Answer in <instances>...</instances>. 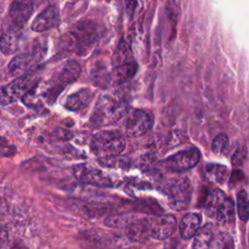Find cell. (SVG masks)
Wrapping results in <instances>:
<instances>
[{
  "mask_svg": "<svg viewBox=\"0 0 249 249\" xmlns=\"http://www.w3.org/2000/svg\"><path fill=\"white\" fill-rule=\"evenodd\" d=\"M81 71V65L75 59H69L58 65L53 70L45 87L42 89V97L48 103H53L55 101L59 93L69 84L75 82L79 78Z\"/></svg>",
  "mask_w": 249,
  "mask_h": 249,
  "instance_id": "6da1fadb",
  "label": "cell"
},
{
  "mask_svg": "<svg viewBox=\"0 0 249 249\" xmlns=\"http://www.w3.org/2000/svg\"><path fill=\"white\" fill-rule=\"evenodd\" d=\"M99 37L97 25L91 20L78 22L61 38L62 46L69 52L79 55L86 54Z\"/></svg>",
  "mask_w": 249,
  "mask_h": 249,
  "instance_id": "7a4b0ae2",
  "label": "cell"
},
{
  "mask_svg": "<svg viewBox=\"0 0 249 249\" xmlns=\"http://www.w3.org/2000/svg\"><path fill=\"white\" fill-rule=\"evenodd\" d=\"M128 111L124 100L116 94L101 95L92 111L90 122L97 126L110 125L122 120Z\"/></svg>",
  "mask_w": 249,
  "mask_h": 249,
  "instance_id": "3957f363",
  "label": "cell"
},
{
  "mask_svg": "<svg viewBox=\"0 0 249 249\" xmlns=\"http://www.w3.org/2000/svg\"><path fill=\"white\" fill-rule=\"evenodd\" d=\"M124 147L123 134L115 130H101L90 140V150L98 159L115 158L124 150Z\"/></svg>",
  "mask_w": 249,
  "mask_h": 249,
  "instance_id": "277c9868",
  "label": "cell"
},
{
  "mask_svg": "<svg viewBox=\"0 0 249 249\" xmlns=\"http://www.w3.org/2000/svg\"><path fill=\"white\" fill-rule=\"evenodd\" d=\"M204 211L207 216L221 224L232 222L234 218V204L232 200L219 189H212L206 195Z\"/></svg>",
  "mask_w": 249,
  "mask_h": 249,
  "instance_id": "5b68a950",
  "label": "cell"
},
{
  "mask_svg": "<svg viewBox=\"0 0 249 249\" xmlns=\"http://www.w3.org/2000/svg\"><path fill=\"white\" fill-rule=\"evenodd\" d=\"M37 85V76L28 71L12 82L0 87V105H9L22 99Z\"/></svg>",
  "mask_w": 249,
  "mask_h": 249,
  "instance_id": "8992f818",
  "label": "cell"
},
{
  "mask_svg": "<svg viewBox=\"0 0 249 249\" xmlns=\"http://www.w3.org/2000/svg\"><path fill=\"white\" fill-rule=\"evenodd\" d=\"M137 64L125 42H121L113 56L112 79L117 84L128 82L136 73Z\"/></svg>",
  "mask_w": 249,
  "mask_h": 249,
  "instance_id": "52a82bcc",
  "label": "cell"
},
{
  "mask_svg": "<svg viewBox=\"0 0 249 249\" xmlns=\"http://www.w3.org/2000/svg\"><path fill=\"white\" fill-rule=\"evenodd\" d=\"M165 193L171 208L177 211L184 210L188 207L191 201V182L187 177L175 178L166 185Z\"/></svg>",
  "mask_w": 249,
  "mask_h": 249,
  "instance_id": "ba28073f",
  "label": "cell"
},
{
  "mask_svg": "<svg viewBox=\"0 0 249 249\" xmlns=\"http://www.w3.org/2000/svg\"><path fill=\"white\" fill-rule=\"evenodd\" d=\"M74 177L81 183L101 188H112L116 185L114 179L102 169L89 164L80 163L73 167Z\"/></svg>",
  "mask_w": 249,
  "mask_h": 249,
  "instance_id": "9c48e42d",
  "label": "cell"
},
{
  "mask_svg": "<svg viewBox=\"0 0 249 249\" xmlns=\"http://www.w3.org/2000/svg\"><path fill=\"white\" fill-rule=\"evenodd\" d=\"M122 120L123 131L128 137L142 136L152 126L150 115L141 109H128Z\"/></svg>",
  "mask_w": 249,
  "mask_h": 249,
  "instance_id": "30bf717a",
  "label": "cell"
},
{
  "mask_svg": "<svg viewBox=\"0 0 249 249\" xmlns=\"http://www.w3.org/2000/svg\"><path fill=\"white\" fill-rule=\"evenodd\" d=\"M200 160V153L196 148L179 151L163 160L164 166L171 171H186L196 166Z\"/></svg>",
  "mask_w": 249,
  "mask_h": 249,
  "instance_id": "8fae6325",
  "label": "cell"
},
{
  "mask_svg": "<svg viewBox=\"0 0 249 249\" xmlns=\"http://www.w3.org/2000/svg\"><path fill=\"white\" fill-rule=\"evenodd\" d=\"M176 229V218L173 215H160L148 218V233L156 239L169 237Z\"/></svg>",
  "mask_w": 249,
  "mask_h": 249,
  "instance_id": "7c38bea8",
  "label": "cell"
},
{
  "mask_svg": "<svg viewBox=\"0 0 249 249\" xmlns=\"http://www.w3.org/2000/svg\"><path fill=\"white\" fill-rule=\"evenodd\" d=\"M33 12V3L31 1H14L9 10L11 28L19 30L29 19Z\"/></svg>",
  "mask_w": 249,
  "mask_h": 249,
  "instance_id": "4fadbf2b",
  "label": "cell"
},
{
  "mask_svg": "<svg viewBox=\"0 0 249 249\" xmlns=\"http://www.w3.org/2000/svg\"><path fill=\"white\" fill-rule=\"evenodd\" d=\"M58 21V9L56 6L51 5L37 15L31 23V29L35 32H44L56 26Z\"/></svg>",
  "mask_w": 249,
  "mask_h": 249,
  "instance_id": "5bb4252c",
  "label": "cell"
},
{
  "mask_svg": "<svg viewBox=\"0 0 249 249\" xmlns=\"http://www.w3.org/2000/svg\"><path fill=\"white\" fill-rule=\"evenodd\" d=\"M201 216L198 213H187L181 220L179 225L180 235L183 239L194 237L200 229Z\"/></svg>",
  "mask_w": 249,
  "mask_h": 249,
  "instance_id": "9a60e30c",
  "label": "cell"
},
{
  "mask_svg": "<svg viewBox=\"0 0 249 249\" xmlns=\"http://www.w3.org/2000/svg\"><path fill=\"white\" fill-rule=\"evenodd\" d=\"M92 98V92L89 89H81L67 96L64 107L69 111H79L89 105Z\"/></svg>",
  "mask_w": 249,
  "mask_h": 249,
  "instance_id": "2e32d148",
  "label": "cell"
},
{
  "mask_svg": "<svg viewBox=\"0 0 249 249\" xmlns=\"http://www.w3.org/2000/svg\"><path fill=\"white\" fill-rule=\"evenodd\" d=\"M34 58V54L31 53H19L12 58L8 65V70L12 76L19 77L26 72H28V69L30 68L32 61Z\"/></svg>",
  "mask_w": 249,
  "mask_h": 249,
  "instance_id": "e0dca14e",
  "label": "cell"
},
{
  "mask_svg": "<svg viewBox=\"0 0 249 249\" xmlns=\"http://www.w3.org/2000/svg\"><path fill=\"white\" fill-rule=\"evenodd\" d=\"M20 40L19 31L10 28L5 31L0 37V51L4 54H12L18 49Z\"/></svg>",
  "mask_w": 249,
  "mask_h": 249,
  "instance_id": "ac0fdd59",
  "label": "cell"
},
{
  "mask_svg": "<svg viewBox=\"0 0 249 249\" xmlns=\"http://www.w3.org/2000/svg\"><path fill=\"white\" fill-rule=\"evenodd\" d=\"M205 175L211 182L223 184L229 176V169L227 166L222 164L209 163L205 166Z\"/></svg>",
  "mask_w": 249,
  "mask_h": 249,
  "instance_id": "d6986e66",
  "label": "cell"
},
{
  "mask_svg": "<svg viewBox=\"0 0 249 249\" xmlns=\"http://www.w3.org/2000/svg\"><path fill=\"white\" fill-rule=\"evenodd\" d=\"M213 230L210 225H205L198 230L194 236V242L192 249H209L211 241L213 239Z\"/></svg>",
  "mask_w": 249,
  "mask_h": 249,
  "instance_id": "ffe728a7",
  "label": "cell"
},
{
  "mask_svg": "<svg viewBox=\"0 0 249 249\" xmlns=\"http://www.w3.org/2000/svg\"><path fill=\"white\" fill-rule=\"evenodd\" d=\"M90 76L92 82L99 87H105L112 79V73L109 72L106 64L100 61H96L95 65L91 68Z\"/></svg>",
  "mask_w": 249,
  "mask_h": 249,
  "instance_id": "44dd1931",
  "label": "cell"
},
{
  "mask_svg": "<svg viewBox=\"0 0 249 249\" xmlns=\"http://www.w3.org/2000/svg\"><path fill=\"white\" fill-rule=\"evenodd\" d=\"M139 219L140 217L134 214H128V213L116 214V215L109 216L105 220V224L113 228H127Z\"/></svg>",
  "mask_w": 249,
  "mask_h": 249,
  "instance_id": "7402d4cb",
  "label": "cell"
},
{
  "mask_svg": "<svg viewBox=\"0 0 249 249\" xmlns=\"http://www.w3.org/2000/svg\"><path fill=\"white\" fill-rule=\"evenodd\" d=\"M209 249H235L234 240L229 232H219L213 236Z\"/></svg>",
  "mask_w": 249,
  "mask_h": 249,
  "instance_id": "603a6c76",
  "label": "cell"
},
{
  "mask_svg": "<svg viewBox=\"0 0 249 249\" xmlns=\"http://www.w3.org/2000/svg\"><path fill=\"white\" fill-rule=\"evenodd\" d=\"M237 215L243 222L249 220V194L245 190H241L236 196Z\"/></svg>",
  "mask_w": 249,
  "mask_h": 249,
  "instance_id": "cb8c5ba5",
  "label": "cell"
},
{
  "mask_svg": "<svg viewBox=\"0 0 249 249\" xmlns=\"http://www.w3.org/2000/svg\"><path fill=\"white\" fill-rule=\"evenodd\" d=\"M229 137L226 133L217 134L212 141V150L216 154H222L225 152L229 145Z\"/></svg>",
  "mask_w": 249,
  "mask_h": 249,
  "instance_id": "d4e9b609",
  "label": "cell"
},
{
  "mask_svg": "<svg viewBox=\"0 0 249 249\" xmlns=\"http://www.w3.org/2000/svg\"><path fill=\"white\" fill-rule=\"evenodd\" d=\"M247 156V149L245 146L238 147L231 156V163L233 166H240L242 165L243 161L246 160Z\"/></svg>",
  "mask_w": 249,
  "mask_h": 249,
  "instance_id": "484cf974",
  "label": "cell"
},
{
  "mask_svg": "<svg viewBox=\"0 0 249 249\" xmlns=\"http://www.w3.org/2000/svg\"><path fill=\"white\" fill-rule=\"evenodd\" d=\"M125 8H126V12L128 14V16L132 17L133 15H135V13H137L138 10V5L142 4L141 2H137V1H130V2H125Z\"/></svg>",
  "mask_w": 249,
  "mask_h": 249,
  "instance_id": "4316f807",
  "label": "cell"
},
{
  "mask_svg": "<svg viewBox=\"0 0 249 249\" xmlns=\"http://www.w3.org/2000/svg\"><path fill=\"white\" fill-rule=\"evenodd\" d=\"M8 236H9V233L6 226L0 223V247L6 244V242L8 241Z\"/></svg>",
  "mask_w": 249,
  "mask_h": 249,
  "instance_id": "83f0119b",
  "label": "cell"
}]
</instances>
